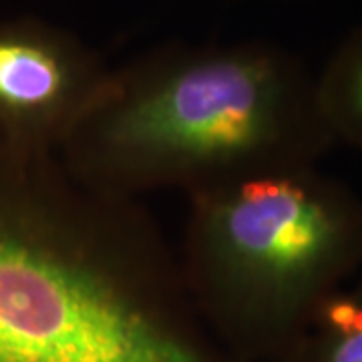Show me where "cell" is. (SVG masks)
I'll return each instance as SVG.
<instances>
[{"mask_svg": "<svg viewBox=\"0 0 362 362\" xmlns=\"http://www.w3.org/2000/svg\"><path fill=\"white\" fill-rule=\"evenodd\" d=\"M0 362H235L139 199L57 153L0 149Z\"/></svg>", "mask_w": 362, "mask_h": 362, "instance_id": "6da1fadb", "label": "cell"}, {"mask_svg": "<svg viewBox=\"0 0 362 362\" xmlns=\"http://www.w3.org/2000/svg\"><path fill=\"white\" fill-rule=\"evenodd\" d=\"M337 145L316 75L266 40L173 45L111 69L57 156L83 183L139 199L318 165Z\"/></svg>", "mask_w": 362, "mask_h": 362, "instance_id": "7a4b0ae2", "label": "cell"}, {"mask_svg": "<svg viewBox=\"0 0 362 362\" xmlns=\"http://www.w3.org/2000/svg\"><path fill=\"white\" fill-rule=\"evenodd\" d=\"M187 202L177 262L199 320L235 362H288L318 308L362 270V197L312 165Z\"/></svg>", "mask_w": 362, "mask_h": 362, "instance_id": "3957f363", "label": "cell"}, {"mask_svg": "<svg viewBox=\"0 0 362 362\" xmlns=\"http://www.w3.org/2000/svg\"><path fill=\"white\" fill-rule=\"evenodd\" d=\"M113 66L69 30L0 33V117L13 141L59 153Z\"/></svg>", "mask_w": 362, "mask_h": 362, "instance_id": "277c9868", "label": "cell"}, {"mask_svg": "<svg viewBox=\"0 0 362 362\" xmlns=\"http://www.w3.org/2000/svg\"><path fill=\"white\" fill-rule=\"evenodd\" d=\"M316 99L334 141L362 149V25L338 42L316 75Z\"/></svg>", "mask_w": 362, "mask_h": 362, "instance_id": "5b68a950", "label": "cell"}, {"mask_svg": "<svg viewBox=\"0 0 362 362\" xmlns=\"http://www.w3.org/2000/svg\"><path fill=\"white\" fill-rule=\"evenodd\" d=\"M288 362H362V276L318 308Z\"/></svg>", "mask_w": 362, "mask_h": 362, "instance_id": "8992f818", "label": "cell"}]
</instances>
